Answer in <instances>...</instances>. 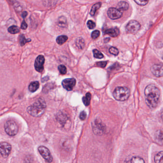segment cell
Wrapping results in <instances>:
<instances>
[{
	"mask_svg": "<svg viewBox=\"0 0 163 163\" xmlns=\"http://www.w3.org/2000/svg\"><path fill=\"white\" fill-rule=\"evenodd\" d=\"M145 95L147 105L151 109L156 108L158 105L160 96V91L157 87L150 85L146 87Z\"/></svg>",
	"mask_w": 163,
	"mask_h": 163,
	"instance_id": "1",
	"label": "cell"
},
{
	"mask_svg": "<svg viewBox=\"0 0 163 163\" xmlns=\"http://www.w3.org/2000/svg\"><path fill=\"white\" fill-rule=\"evenodd\" d=\"M47 108L44 98H40L27 108V112L32 117H38L42 116Z\"/></svg>",
	"mask_w": 163,
	"mask_h": 163,
	"instance_id": "2",
	"label": "cell"
},
{
	"mask_svg": "<svg viewBox=\"0 0 163 163\" xmlns=\"http://www.w3.org/2000/svg\"><path fill=\"white\" fill-rule=\"evenodd\" d=\"M113 95L116 100L119 101H124L130 96V89L126 87H117L115 89Z\"/></svg>",
	"mask_w": 163,
	"mask_h": 163,
	"instance_id": "3",
	"label": "cell"
},
{
	"mask_svg": "<svg viewBox=\"0 0 163 163\" xmlns=\"http://www.w3.org/2000/svg\"><path fill=\"white\" fill-rule=\"evenodd\" d=\"M5 132L10 136H15L18 132L17 124L13 121L9 120L6 121L4 125Z\"/></svg>",
	"mask_w": 163,
	"mask_h": 163,
	"instance_id": "4",
	"label": "cell"
},
{
	"mask_svg": "<svg viewBox=\"0 0 163 163\" xmlns=\"http://www.w3.org/2000/svg\"><path fill=\"white\" fill-rule=\"evenodd\" d=\"M93 133L97 135H101L105 132V125L100 119H96L92 125Z\"/></svg>",
	"mask_w": 163,
	"mask_h": 163,
	"instance_id": "5",
	"label": "cell"
},
{
	"mask_svg": "<svg viewBox=\"0 0 163 163\" xmlns=\"http://www.w3.org/2000/svg\"><path fill=\"white\" fill-rule=\"evenodd\" d=\"M12 146L7 142H1L0 143V156L3 158L8 157L11 152Z\"/></svg>",
	"mask_w": 163,
	"mask_h": 163,
	"instance_id": "6",
	"label": "cell"
},
{
	"mask_svg": "<svg viewBox=\"0 0 163 163\" xmlns=\"http://www.w3.org/2000/svg\"><path fill=\"white\" fill-rule=\"evenodd\" d=\"M141 25L138 22L135 20H131L127 24L126 30L128 33L135 34L140 30Z\"/></svg>",
	"mask_w": 163,
	"mask_h": 163,
	"instance_id": "7",
	"label": "cell"
},
{
	"mask_svg": "<svg viewBox=\"0 0 163 163\" xmlns=\"http://www.w3.org/2000/svg\"><path fill=\"white\" fill-rule=\"evenodd\" d=\"M38 151L44 160L48 163L53 161V157L49 149L44 146H40L38 148Z\"/></svg>",
	"mask_w": 163,
	"mask_h": 163,
	"instance_id": "8",
	"label": "cell"
},
{
	"mask_svg": "<svg viewBox=\"0 0 163 163\" xmlns=\"http://www.w3.org/2000/svg\"><path fill=\"white\" fill-rule=\"evenodd\" d=\"M108 16L112 20L120 18L123 15V11L115 8H110L108 11Z\"/></svg>",
	"mask_w": 163,
	"mask_h": 163,
	"instance_id": "9",
	"label": "cell"
},
{
	"mask_svg": "<svg viewBox=\"0 0 163 163\" xmlns=\"http://www.w3.org/2000/svg\"><path fill=\"white\" fill-rule=\"evenodd\" d=\"M44 57L42 55L38 56L35 62V68L38 72L41 73L44 70Z\"/></svg>",
	"mask_w": 163,
	"mask_h": 163,
	"instance_id": "10",
	"label": "cell"
},
{
	"mask_svg": "<svg viewBox=\"0 0 163 163\" xmlns=\"http://www.w3.org/2000/svg\"><path fill=\"white\" fill-rule=\"evenodd\" d=\"M76 81L74 78L66 79L62 81L63 88L67 91H71L76 85Z\"/></svg>",
	"mask_w": 163,
	"mask_h": 163,
	"instance_id": "11",
	"label": "cell"
},
{
	"mask_svg": "<svg viewBox=\"0 0 163 163\" xmlns=\"http://www.w3.org/2000/svg\"><path fill=\"white\" fill-rule=\"evenodd\" d=\"M151 72L154 76L157 77L163 76V65L161 64H155L151 67Z\"/></svg>",
	"mask_w": 163,
	"mask_h": 163,
	"instance_id": "12",
	"label": "cell"
},
{
	"mask_svg": "<svg viewBox=\"0 0 163 163\" xmlns=\"http://www.w3.org/2000/svg\"><path fill=\"white\" fill-rule=\"evenodd\" d=\"M105 33L108 34L111 37H117L120 34V31L117 28H111L106 30Z\"/></svg>",
	"mask_w": 163,
	"mask_h": 163,
	"instance_id": "13",
	"label": "cell"
},
{
	"mask_svg": "<svg viewBox=\"0 0 163 163\" xmlns=\"http://www.w3.org/2000/svg\"><path fill=\"white\" fill-rule=\"evenodd\" d=\"M39 87H40V83H39V82L38 81H35L30 83L29 87H28V88H29V91L30 92L33 93V92L37 91Z\"/></svg>",
	"mask_w": 163,
	"mask_h": 163,
	"instance_id": "14",
	"label": "cell"
},
{
	"mask_svg": "<svg viewBox=\"0 0 163 163\" xmlns=\"http://www.w3.org/2000/svg\"><path fill=\"white\" fill-rule=\"evenodd\" d=\"M118 9L123 11H126L129 9V4L126 2L122 1L118 3Z\"/></svg>",
	"mask_w": 163,
	"mask_h": 163,
	"instance_id": "15",
	"label": "cell"
},
{
	"mask_svg": "<svg viewBox=\"0 0 163 163\" xmlns=\"http://www.w3.org/2000/svg\"><path fill=\"white\" fill-rule=\"evenodd\" d=\"M58 25L59 27H66L67 25V21L66 18L62 16L59 17L58 19Z\"/></svg>",
	"mask_w": 163,
	"mask_h": 163,
	"instance_id": "16",
	"label": "cell"
},
{
	"mask_svg": "<svg viewBox=\"0 0 163 163\" xmlns=\"http://www.w3.org/2000/svg\"><path fill=\"white\" fill-rule=\"evenodd\" d=\"M163 152L161 151L156 154L155 156V163H163Z\"/></svg>",
	"mask_w": 163,
	"mask_h": 163,
	"instance_id": "17",
	"label": "cell"
},
{
	"mask_svg": "<svg viewBox=\"0 0 163 163\" xmlns=\"http://www.w3.org/2000/svg\"><path fill=\"white\" fill-rule=\"evenodd\" d=\"M101 2H98V3H96V4L93 5L92 8H91V11H90V15L92 16H94V15H95V13H96L97 11L100 8V7H101Z\"/></svg>",
	"mask_w": 163,
	"mask_h": 163,
	"instance_id": "18",
	"label": "cell"
},
{
	"mask_svg": "<svg viewBox=\"0 0 163 163\" xmlns=\"http://www.w3.org/2000/svg\"><path fill=\"white\" fill-rule=\"evenodd\" d=\"M76 45L80 49H82L85 46V42L82 37H79L76 40Z\"/></svg>",
	"mask_w": 163,
	"mask_h": 163,
	"instance_id": "19",
	"label": "cell"
},
{
	"mask_svg": "<svg viewBox=\"0 0 163 163\" xmlns=\"http://www.w3.org/2000/svg\"><path fill=\"white\" fill-rule=\"evenodd\" d=\"M68 39V37L66 35H60L58 36L56 39L57 43L59 45H62L65 42H66Z\"/></svg>",
	"mask_w": 163,
	"mask_h": 163,
	"instance_id": "20",
	"label": "cell"
},
{
	"mask_svg": "<svg viewBox=\"0 0 163 163\" xmlns=\"http://www.w3.org/2000/svg\"><path fill=\"white\" fill-rule=\"evenodd\" d=\"M91 94L90 93H87L85 96L82 98V101L84 104L86 106H88L90 104L91 100Z\"/></svg>",
	"mask_w": 163,
	"mask_h": 163,
	"instance_id": "21",
	"label": "cell"
},
{
	"mask_svg": "<svg viewBox=\"0 0 163 163\" xmlns=\"http://www.w3.org/2000/svg\"><path fill=\"white\" fill-rule=\"evenodd\" d=\"M129 163H145V161L139 156H133L129 161Z\"/></svg>",
	"mask_w": 163,
	"mask_h": 163,
	"instance_id": "22",
	"label": "cell"
},
{
	"mask_svg": "<svg viewBox=\"0 0 163 163\" xmlns=\"http://www.w3.org/2000/svg\"><path fill=\"white\" fill-rule=\"evenodd\" d=\"M8 31L9 33L11 34H16L20 32V29L18 26L16 25H12L9 27L8 29Z\"/></svg>",
	"mask_w": 163,
	"mask_h": 163,
	"instance_id": "23",
	"label": "cell"
},
{
	"mask_svg": "<svg viewBox=\"0 0 163 163\" xmlns=\"http://www.w3.org/2000/svg\"><path fill=\"white\" fill-rule=\"evenodd\" d=\"M31 41V40L30 39H26L24 35H21L19 37V42H20V45L22 46H25L26 43L30 42Z\"/></svg>",
	"mask_w": 163,
	"mask_h": 163,
	"instance_id": "24",
	"label": "cell"
},
{
	"mask_svg": "<svg viewBox=\"0 0 163 163\" xmlns=\"http://www.w3.org/2000/svg\"><path fill=\"white\" fill-rule=\"evenodd\" d=\"M93 55H94V57L95 58L101 59V58H103V57H104L102 53L98 51V50H93Z\"/></svg>",
	"mask_w": 163,
	"mask_h": 163,
	"instance_id": "25",
	"label": "cell"
},
{
	"mask_svg": "<svg viewBox=\"0 0 163 163\" xmlns=\"http://www.w3.org/2000/svg\"><path fill=\"white\" fill-rule=\"evenodd\" d=\"M58 69L59 70V72L61 74H65L67 73V68L64 65H60L58 67Z\"/></svg>",
	"mask_w": 163,
	"mask_h": 163,
	"instance_id": "26",
	"label": "cell"
},
{
	"mask_svg": "<svg viewBox=\"0 0 163 163\" xmlns=\"http://www.w3.org/2000/svg\"><path fill=\"white\" fill-rule=\"evenodd\" d=\"M137 4L140 6H145L148 2L149 0H134Z\"/></svg>",
	"mask_w": 163,
	"mask_h": 163,
	"instance_id": "27",
	"label": "cell"
},
{
	"mask_svg": "<svg viewBox=\"0 0 163 163\" xmlns=\"http://www.w3.org/2000/svg\"><path fill=\"white\" fill-rule=\"evenodd\" d=\"M109 52L110 54L112 55H117L119 54V51L116 48L114 47H112L109 49Z\"/></svg>",
	"mask_w": 163,
	"mask_h": 163,
	"instance_id": "28",
	"label": "cell"
},
{
	"mask_svg": "<svg viewBox=\"0 0 163 163\" xmlns=\"http://www.w3.org/2000/svg\"><path fill=\"white\" fill-rule=\"evenodd\" d=\"M62 116L63 117H59L58 120L61 125H62V126H64L67 120V118L65 116H64V117H63V116Z\"/></svg>",
	"mask_w": 163,
	"mask_h": 163,
	"instance_id": "29",
	"label": "cell"
},
{
	"mask_svg": "<svg viewBox=\"0 0 163 163\" xmlns=\"http://www.w3.org/2000/svg\"><path fill=\"white\" fill-rule=\"evenodd\" d=\"M100 35V32L98 30H95L93 31L91 33V37L93 39H96L97 38H98Z\"/></svg>",
	"mask_w": 163,
	"mask_h": 163,
	"instance_id": "30",
	"label": "cell"
},
{
	"mask_svg": "<svg viewBox=\"0 0 163 163\" xmlns=\"http://www.w3.org/2000/svg\"><path fill=\"white\" fill-rule=\"evenodd\" d=\"M87 26L89 29H93L95 28L96 24L93 21H91V20H89L87 22Z\"/></svg>",
	"mask_w": 163,
	"mask_h": 163,
	"instance_id": "31",
	"label": "cell"
},
{
	"mask_svg": "<svg viewBox=\"0 0 163 163\" xmlns=\"http://www.w3.org/2000/svg\"><path fill=\"white\" fill-rule=\"evenodd\" d=\"M96 64H97V66H99V67H101V68H104V67L106 66L107 62H104V61H103V62H98Z\"/></svg>",
	"mask_w": 163,
	"mask_h": 163,
	"instance_id": "32",
	"label": "cell"
},
{
	"mask_svg": "<svg viewBox=\"0 0 163 163\" xmlns=\"http://www.w3.org/2000/svg\"><path fill=\"white\" fill-rule=\"evenodd\" d=\"M157 139L159 141L161 142V144H162V140H163V135H162V131H159V132L158 133V134H157Z\"/></svg>",
	"mask_w": 163,
	"mask_h": 163,
	"instance_id": "33",
	"label": "cell"
},
{
	"mask_svg": "<svg viewBox=\"0 0 163 163\" xmlns=\"http://www.w3.org/2000/svg\"><path fill=\"white\" fill-rule=\"evenodd\" d=\"M86 117H87V114L86 112L85 111H82L81 112L80 114V117L81 120H84L86 119Z\"/></svg>",
	"mask_w": 163,
	"mask_h": 163,
	"instance_id": "34",
	"label": "cell"
},
{
	"mask_svg": "<svg viewBox=\"0 0 163 163\" xmlns=\"http://www.w3.org/2000/svg\"><path fill=\"white\" fill-rule=\"evenodd\" d=\"M21 29H23V30H26V29H27V24L25 20H24V21H23V22H22V24H21Z\"/></svg>",
	"mask_w": 163,
	"mask_h": 163,
	"instance_id": "35",
	"label": "cell"
},
{
	"mask_svg": "<svg viewBox=\"0 0 163 163\" xmlns=\"http://www.w3.org/2000/svg\"><path fill=\"white\" fill-rule=\"evenodd\" d=\"M27 13L26 11H24V12H23V14H22V17L23 18H25L26 17V16H27Z\"/></svg>",
	"mask_w": 163,
	"mask_h": 163,
	"instance_id": "36",
	"label": "cell"
}]
</instances>
